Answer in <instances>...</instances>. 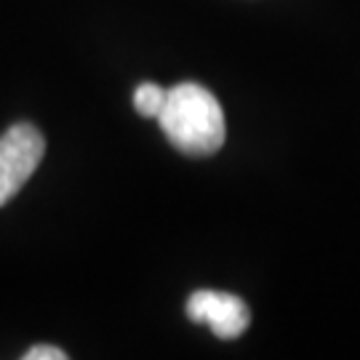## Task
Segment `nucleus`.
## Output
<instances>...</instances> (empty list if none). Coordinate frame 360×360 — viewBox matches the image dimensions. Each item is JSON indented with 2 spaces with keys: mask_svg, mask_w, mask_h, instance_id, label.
<instances>
[{
  "mask_svg": "<svg viewBox=\"0 0 360 360\" xmlns=\"http://www.w3.org/2000/svg\"><path fill=\"white\" fill-rule=\"evenodd\" d=\"M158 123L168 142L187 158H208L219 153L227 136L221 104L198 83H179L168 89Z\"/></svg>",
  "mask_w": 360,
  "mask_h": 360,
  "instance_id": "1",
  "label": "nucleus"
},
{
  "mask_svg": "<svg viewBox=\"0 0 360 360\" xmlns=\"http://www.w3.org/2000/svg\"><path fill=\"white\" fill-rule=\"evenodd\" d=\"M46 155V139L32 123H16L0 136V206L27 184Z\"/></svg>",
  "mask_w": 360,
  "mask_h": 360,
  "instance_id": "2",
  "label": "nucleus"
},
{
  "mask_svg": "<svg viewBox=\"0 0 360 360\" xmlns=\"http://www.w3.org/2000/svg\"><path fill=\"white\" fill-rule=\"evenodd\" d=\"M187 318L193 323H208L219 339H238L245 334L251 312L240 296L200 288L187 299Z\"/></svg>",
  "mask_w": 360,
  "mask_h": 360,
  "instance_id": "3",
  "label": "nucleus"
},
{
  "mask_svg": "<svg viewBox=\"0 0 360 360\" xmlns=\"http://www.w3.org/2000/svg\"><path fill=\"white\" fill-rule=\"evenodd\" d=\"M166 102V89H160L158 83H142L134 91V107L142 117H158Z\"/></svg>",
  "mask_w": 360,
  "mask_h": 360,
  "instance_id": "4",
  "label": "nucleus"
},
{
  "mask_svg": "<svg viewBox=\"0 0 360 360\" xmlns=\"http://www.w3.org/2000/svg\"><path fill=\"white\" fill-rule=\"evenodd\" d=\"M25 360H67V352L51 345H38V347L27 349Z\"/></svg>",
  "mask_w": 360,
  "mask_h": 360,
  "instance_id": "5",
  "label": "nucleus"
}]
</instances>
